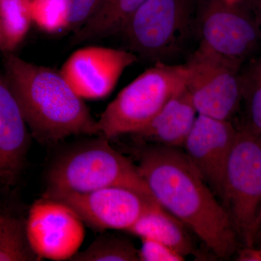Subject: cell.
<instances>
[{
    "label": "cell",
    "instance_id": "obj_11",
    "mask_svg": "<svg viewBox=\"0 0 261 261\" xmlns=\"http://www.w3.org/2000/svg\"><path fill=\"white\" fill-rule=\"evenodd\" d=\"M138 60L126 49L89 46L72 53L60 72L82 99L97 100L111 94L124 70Z\"/></svg>",
    "mask_w": 261,
    "mask_h": 261
},
{
    "label": "cell",
    "instance_id": "obj_10",
    "mask_svg": "<svg viewBox=\"0 0 261 261\" xmlns=\"http://www.w3.org/2000/svg\"><path fill=\"white\" fill-rule=\"evenodd\" d=\"M84 224L68 205L43 196L29 207V242L41 260H70L83 243Z\"/></svg>",
    "mask_w": 261,
    "mask_h": 261
},
{
    "label": "cell",
    "instance_id": "obj_18",
    "mask_svg": "<svg viewBox=\"0 0 261 261\" xmlns=\"http://www.w3.org/2000/svg\"><path fill=\"white\" fill-rule=\"evenodd\" d=\"M32 0H0V29L5 53H12L27 36L32 19Z\"/></svg>",
    "mask_w": 261,
    "mask_h": 261
},
{
    "label": "cell",
    "instance_id": "obj_5",
    "mask_svg": "<svg viewBox=\"0 0 261 261\" xmlns=\"http://www.w3.org/2000/svg\"><path fill=\"white\" fill-rule=\"evenodd\" d=\"M221 198L239 240L253 246L261 210V136L246 126L238 129Z\"/></svg>",
    "mask_w": 261,
    "mask_h": 261
},
{
    "label": "cell",
    "instance_id": "obj_7",
    "mask_svg": "<svg viewBox=\"0 0 261 261\" xmlns=\"http://www.w3.org/2000/svg\"><path fill=\"white\" fill-rule=\"evenodd\" d=\"M195 27L200 47L241 68L261 43L255 15L226 0H197Z\"/></svg>",
    "mask_w": 261,
    "mask_h": 261
},
{
    "label": "cell",
    "instance_id": "obj_16",
    "mask_svg": "<svg viewBox=\"0 0 261 261\" xmlns=\"http://www.w3.org/2000/svg\"><path fill=\"white\" fill-rule=\"evenodd\" d=\"M142 239H150L166 245L186 257L204 258L185 229V225L159 204L146 211L127 231Z\"/></svg>",
    "mask_w": 261,
    "mask_h": 261
},
{
    "label": "cell",
    "instance_id": "obj_27",
    "mask_svg": "<svg viewBox=\"0 0 261 261\" xmlns=\"http://www.w3.org/2000/svg\"><path fill=\"white\" fill-rule=\"evenodd\" d=\"M258 224H259V231H260V226H261V210H260V215H259Z\"/></svg>",
    "mask_w": 261,
    "mask_h": 261
},
{
    "label": "cell",
    "instance_id": "obj_23",
    "mask_svg": "<svg viewBox=\"0 0 261 261\" xmlns=\"http://www.w3.org/2000/svg\"><path fill=\"white\" fill-rule=\"evenodd\" d=\"M142 247L139 249L140 261H183L181 254L150 239H142Z\"/></svg>",
    "mask_w": 261,
    "mask_h": 261
},
{
    "label": "cell",
    "instance_id": "obj_14",
    "mask_svg": "<svg viewBox=\"0 0 261 261\" xmlns=\"http://www.w3.org/2000/svg\"><path fill=\"white\" fill-rule=\"evenodd\" d=\"M197 115L191 95L185 86L147 126L133 136L143 143L182 147Z\"/></svg>",
    "mask_w": 261,
    "mask_h": 261
},
{
    "label": "cell",
    "instance_id": "obj_17",
    "mask_svg": "<svg viewBox=\"0 0 261 261\" xmlns=\"http://www.w3.org/2000/svg\"><path fill=\"white\" fill-rule=\"evenodd\" d=\"M147 0H102L87 21L73 32L72 45L119 35Z\"/></svg>",
    "mask_w": 261,
    "mask_h": 261
},
{
    "label": "cell",
    "instance_id": "obj_22",
    "mask_svg": "<svg viewBox=\"0 0 261 261\" xmlns=\"http://www.w3.org/2000/svg\"><path fill=\"white\" fill-rule=\"evenodd\" d=\"M102 0H67L68 23L66 32H75L82 27L97 10Z\"/></svg>",
    "mask_w": 261,
    "mask_h": 261
},
{
    "label": "cell",
    "instance_id": "obj_12",
    "mask_svg": "<svg viewBox=\"0 0 261 261\" xmlns=\"http://www.w3.org/2000/svg\"><path fill=\"white\" fill-rule=\"evenodd\" d=\"M237 133L231 121L198 114L182 147L192 166L219 198Z\"/></svg>",
    "mask_w": 261,
    "mask_h": 261
},
{
    "label": "cell",
    "instance_id": "obj_9",
    "mask_svg": "<svg viewBox=\"0 0 261 261\" xmlns=\"http://www.w3.org/2000/svg\"><path fill=\"white\" fill-rule=\"evenodd\" d=\"M63 202L89 227L128 231L157 202L126 187H111L83 193L48 191L43 195Z\"/></svg>",
    "mask_w": 261,
    "mask_h": 261
},
{
    "label": "cell",
    "instance_id": "obj_21",
    "mask_svg": "<svg viewBox=\"0 0 261 261\" xmlns=\"http://www.w3.org/2000/svg\"><path fill=\"white\" fill-rule=\"evenodd\" d=\"M32 23L42 32H66L68 23L67 0H32Z\"/></svg>",
    "mask_w": 261,
    "mask_h": 261
},
{
    "label": "cell",
    "instance_id": "obj_1",
    "mask_svg": "<svg viewBox=\"0 0 261 261\" xmlns=\"http://www.w3.org/2000/svg\"><path fill=\"white\" fill-rule=\"evenodd\" d=\"M139 171L154 200L191 229L213 254L228 259L238 237L224 205L179 147L144 145Z\"/></svg>",
    "mask_w": 261,
    "mask_h": 261
},
{
    "label": "cell",
    "instance_id": "obj_2",
    "mask_svg": "<svg viewBox=\"0 0 261 261\" xmlns=\"http://www.w3.org/2000/svg\"><path fill=\"white\" fill-rule=\"evenodd\" d=\"M4 73L31 135L53 145L70 136L97 135V121L61 72L4 53Z\"/></svg>",
    "mask_w": 261,
    "mask_h": 261
},
{
    "label": "cell",
    "instance_id": "obj_6",
    "mask_svg": "<svg viewBox=\"0 0 261 261\" xmlns=\"http://www.w3.org/2000/svg\"><path fill=\"white\" fill-rule=\"evenodd\" d=\"M195 0H147L120 33L128 50L154 63H166L195 25Z\"/></svg>",
    "mask_w": 261,
    "mask_h": 261
},
{
    "label": "cell",
    "instance_id": "obj_19",
    "mask_svg": "<svg viewBox=\"0 0 261 261\" xmlns=\"http://www.w3.org/2000/svg\"><path fill=\"white\" fill-rule=\"evenodd\" d=\"M70 261H139V249L125 237L104 233Z\"/></svg>",
    "mask_w": 261,
    "mask_h": 261
},
{
    "label": "cell",
    "instance_id": "obj_29",
    "mask_svg": "<svg viewBox=\"0 0 261 261\" xmlns=\"http://www.w3.org/2000/svg\"><path fill=\"white\" fill-rule=\"evenodd\" d=\"M260 252H261V248L260 249Z\"/></svg>",
    "mask_w": 261,
    "mask_h": 261
},
{
    "label": "cell",
    "instance_id": "obj_13",
    "mask_svg": "<svg viewBox=\"0 0 261 261\" xmlns=\"http://www.w3.org/2000/svg\"><path fill=\"white\" fill-rule=\"evenodd\" d=\"M31 137L18 100L0 71V185H16L25 166Z\"/></svg>",
    "mask_w": 261,
    "mask_h": 261
},
{
    "label": "cell",
    "instance_id": "obj_20",
    "mask_svg": "<svg viewBox=\"0 0 261 261\" xmlns=\"http://www.w3.org/2000/svg\"><path fill=\"white\" fill-rule=\"evenodd\" d=\"M242 96L246 106L247 123L261 136V55L241 73Z\"/></svg>",
    "mask_w": 261,
    "mask_h": 261
},
{
    "label": "cell",
    "instance_id": "obj_3",
    "mask_svg": "<svg viewBox=\"0 0 261 261\" xmlns=\"http://www.w3.org/2000/svg\"><path fill=\"white\" fill-rule=\"evenodd\" d=\"M47 185L48 191L76 193L126 187L153 198L137 166L101 136L73 144L60 154L49 168Z\"/></svg>",
    "mask_w": 261,
    "mask_h": 261
},
{
    "label": "cell",
    "instance_id": "obj_4",
    "mask_svg": "<svg viewBox=\"0 0 261 261\" xmlns=\"http://www.w3.org/2000/svg\"><path fill=\"white\" fill-rule=\"evenodd\" d=\"M187 76L185 64L154 63L108 105L96 123L97 135L110 140L140 132L185 87Z\"/></svg>",
    "mask_w": 261,
    "mask_h": 261
},
{
    "label": "cell",
    "instance_id": "obj_8",
    "mask_svg": "<svg viewBox=\"0 0 261 261\" xmlns=\"http://www.w3.org/2000/svg\"><path fill=\"white\" fill-rule=\"evenodd\" d=\"M185 65L197 113L230 121L243 101L240 67L200 46Z\"/></svg>",
    "mask_w": 261,
    "mask_h": 261
},
{
    "label": "cell",
    "instance_id": "obj_28",
    "mask_svg": "<svg viewBox=\"0 0 261 261\" xmlns=\"http://www.w3.org/2000/svg\"><path fill=\"white\" fill-rule=\"evenodd\" d=\"M261 232V226H260V231H259V233H260Z\"/></svg>",
    "mask_w": 261,
    "mask_h": 261
},
{
    "label": "cell",
    "instance_id": "obj_26",
    "mask_svg": "<svg viewBox=\"0 0 261 261\" xmlns=\"http://www.w3.org/2000/svg\"><path fill=\"white\" fill-rule=\"evenodd\" d=\"M226 1L230 4H240V2L243 0H226Z\"/></svg>",
    "mask_w": 261,
    "mask_h": 261
},
{
    "label": "cell",
    "instance_id": "obj_24",
    "mask_svg": "<svg viewBox=\"0 0 261 261\" xmlns=\"http://www.w3.org/2000/svg\"><path fill=\"white\" fill-rule=\"evenodd\" d=\"M255 16L261 29V0H255Z\"/></svg>",
    "mask_w": 261,
    "mask_h": 261
},
{
    "label": "cell",
    "instance_id": "obj_25",
    "mask_svg": "<svg viewBox=\"0 0 261 261\" xmlns=\"http://www.w3.org/2000/svg\"><path fill=\"white\" fill-rule=\"evenodd\" d=\"M0 51L5 53L4 42H3V35H2L1 29H0Z\"/></svg>",
    "mask_w": 261,
    "mask_h": 261
},
{
    "label": "cell",
    "instance_id": "obj_15",
    "mask_svg": "<svg viewBox=\"0 0 261 261\" xmlns=\"http://www.w3.org/2000/svg\"><path fill=\"white\" fill-rule=\"evenodd\" d=\"M12 187L0 185V261H39L27 231L29 211L17 202Z\"/></svg>",
    "mask_w": 261,
    "mask_h": 261
}]
</instances>
